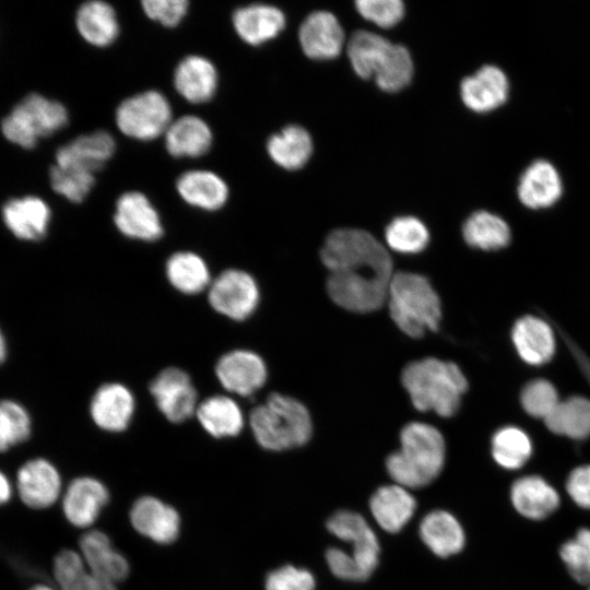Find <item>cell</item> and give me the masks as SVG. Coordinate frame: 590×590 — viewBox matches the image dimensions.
I'll list each match as a JSON object with an SVG mask.
<instances>
[{
	"mask_svg": "<svg viewBox=\"0 0 590 590\" xmlns=\"http://www.w3.org/2000/svg\"><path fill=\"white\" fill-rule=\"evenodd\" d=\"M329 270L327 291L340 307L370 312L387 299L393 276L392 259L371 234L358 228L331 232L320 251Z\"/></svg>",
	"mask_w": 590,
	"mask_h": 590,
	"instance_id": "cell-1",
	"label": "cell"
},
{
	"mask_svg": "<svg viewBox=\"0 0 590 590\" xmlns=\"http://www.w3.org/2000/svg\"><path fill=\"white\" fill-rule=\"evenodd\" d=\"M401 447L386 460L389 476L405 488H420L442 470L446 445L440 432L426 423L411 422L400 433Z\"/></svg>",
	"mask_w": 590,
	"mask_h": 590,
	"instance_id": "cell-2",
	"label": "cell"
},
{
	"mask_svg": "<svg viewBox=\"0 0 590 590\" xmlns=\"http://www.w3.org/2000/svg\"><path fill=\"white\" fill-rule=\"evenodd\" d=\"M401 380L415 409L434 411L444 417L458 411L468 389V381L458 365L435 357L408 364Z\"/></svg>",
	"mask_w": 590,
	"mask_h": 590,
	"instance_id": "cell-3",
	"label": "cell"
},
{
	"mask_svg": "<svg viewBox=\"0 0 590 590\" xmlns=\"http://www.w3.org/2000/svg\"><path fill=\"white\" fill-rule=\"evenodd\" d=\"M347 56L358 76L374 78L378 87L386 92H398L412 80L414 68L409 50L378 34L353 33L347 43Z\"/></svg>",
	"mask_w": 590,
	"mask_h": 590,
	"instance_id": "cell-4",
	"label": "cell"
},
{
	"mask_svg": "<svg viewBox=\"0 0 590 590\" xmlns=\"http://www.w3.org/2000/svg\"><path fill=\"white\" fill-rule=\"evenodd\" d=\"M249 424L256 441L264 449L281 451L305 445L312 430L306 406L278 392L250 412Z\"/></svg>",
	"mask_w": 590,
	"mask_h": 590,
	"instance_id": "cell-5",
	"label": "cell"
},
{
	"mask_svg": "<svg viewBox=\"0 0 590 590\" xmlns=\"http://www.w3.org/2000/svg\"><path fill=\"white\" fill-rule=\"evenodd\" d=\"M390 317L397 327L411 338L436 331L441 319L438 294L422 274L394 273L388 290Z\"/></svg>",
	"mask_w": 590,
	"mask_h": 590,
	"instance_id": "cell-6",
	"label": "cell"
},
{
	"mask_svg": "<svg viewBox=\"0 0 590 590\" xmlns=\"http://www.w3.org/2000/svg\"><path fill=\"white\" fill-rule=\"evenodd\" d=\"M69 122L66 106L39 93H30L1 120L7 141L21 149H34L43 138L62 130Z\"/></svg>",
	"mask_w": 590,
	"mask_h": 590,
	"instance_id": "cell-7",
	"label": "cell"
},
{
	"mask_svg": "<svg viewBox=\"0 0 590 590\" xmlns=\"http://www.w3.org/2000/svg\"><path fill=\"white\" fill-rule=\"evenodd\" d=\"M173 120L169 101L156 90L143 91L125 98L115 111V122L119 131L138 141H152L164 135Z\"/></svg>",
	"mask_w": 590,
	"mask_h": 590,
	"instance_id": "cell-8",
	"label": "cell"
},
{
	"mask_svg": "<svg viewBox=\"0 0 590 590\" xmlns=\"http://www.w3.org/2000/svg\"><path fill=\"white\" fill-rule=\"evenodd\" d=\"M208 300L216 312L241 321L257 309L260 292L256 280L248 272L227 269L212 280L208 288Z\"/></svg>",
	"mask_w": 590,
	"mask_h": 590,
	"instance_id": "cell-9",
	"label": "cell"
},
{
	"mask_svg": "<svg viewBox=\"0 0 590 590\" xmlns=\"http://www.w3.org/2000/svg\"><path fill=\"white\" fill-rule=\"evenodd\" d=\"M150 393L161 413L173 423H181L196 414L198 392L190 376L178 367H167L150 384Z\"/></svg>",
	"mask_w": 590,
	"mask_h": 590,
	"instance_id": "cell-10",
	"label": "cell"
},
{
	"mask_svg": "<svg viewBox=\"0 0 590 590\" xmlns=\"http://www.w3.org/2000/svg\"><path fill=\"white\" fill-rule=\"evenodd\" d=\"M327 529L338 539L352 544L350 554L367 579L379 563L380 545L377 535L359 514L339 510L327 521Z\"/></svg>",
	"mask_w": 590,
	"mask_h": 590,
	"instance_id": "cell-11",
	"label": "cell"
},
{
	"mask_svg": "<svg viewBox=\"0 0 590 590\" xmlns=\"http://www.w3.org/2000/svg\"><path fill=\"white\" fill-rule=\"evenodd\" d=\"M114 223L126 237L155 241L164 234L161 215L151 200L141 191L121 193L115 203Z\"/></svg>",
	"mask_w": 590,
	"mask_h": 590,
	"instance_id": "cell-12",
	"label": "cell"
},
{
	"mask_svg": "<svg viewBox=\"0 0 590 590\" xmlns=\"http://www.w3.org/2000/svg\"><path fill=\"white\" fill-rule=\"evenodd\" d=\"M215 375L227 392L249 397L263 387L268 370L260 355L238 349L219 358Z\"/></svg>",
	"mask_w": 590,
	"mask_h": 590,
	"instance_id": "cell-13",
	"label": "cell"
},
{
	"mask_svg": "<svg viewBox=\"0 0 590 590\" xmlns=\"http://www.w3.org/2000/svg\"><path fill=\"white\" fill-rule=\"evenodd\" d=\"M1 215L13 236L21 240L37 241L47 235L51 210L43 198L25 194L5 201Z\"/></svg>",
	"mask_w": 590,
	"mask_h": 590,
	"instance_id": "cell-14",
	"label": "cell"
},
{
	"mask_svg": "<svg viewBox=\"0 0 590 590\" xmlns=\"http://www.w3.org/2000/svg\"><path fill=\"white\" fill-rule=\"evenodd\" d=\"M116 151L115 138L106 130L81 134L56 151L55 164L95 174Z\"/></svg>",
	"mask_w": 590,
	"mask_h": 590,
	"instance_id": "cell-15",
	"label": "cell"
},
{
	"mask_svg": "<svg viewBox=\"0 0 590 590\" xmlns=\"http://www.w3.org/2000/svg\"><path fill=\"white\" fill-rule=\"evenodd\" d=\"M16 487L20 498L26 506L42 509L51 506L58 499L61 479L52 463L36 458L20 468Z\"/></svg>",
	"mask_w": 590,
	"mask_h": 590,
	"instance_id": "cell-16",
	"label": "cell"
},
{
	"mask_svg": "<svg viewBox=\"0 0 590 590\" xmlns=\"http://www.w3.org/2000/svg\"><path fill=\"white\" fill-rule=\"evenodd\" d=\"M176 92L188 103L200 105L210 102L219 86L214 63L204 56L189 55L176 66L173 74Z\"/></svg>",
	"mask_w": 590,
	"mask_h": 590,
	"instance_id": "cell-17",
	"label": "cell"
},
{
	"mask_svg": "<svg viewBox=\"0 0 590 590\" xmlns=\"http://www.w3.org/2000/svg\"><path fill=\"white\" fill-rule=\"evenodd\" d=\"M135 400L122 384L108 382L101 386L92 397L90 414L102 429L119 433L125 430L134 414Z\"/></svg>",
	"mask_w": 590,
	"mask_h": 590,
	"instance_id": "cell-18",
	"label": "cell"
},
{
	"mask_svg": "<svg viewBox=\"0 0 590 590\" xmlns=\"http://www.w3.org/2000/svg\"><path fill=\"white\" fill-rule=\"evenodd\" d=\"M298 38L307 57L328 60L340 55L344 44V32L332 13L316 11L300 24Z\"/></svg>",
	"mask_w": 590,
	"mask_h": 590,
	"instance_id": "cell-19",
	"label": "cell"
},
{
	"mask_svg": "<svg viewBox=\"0 0 590 590\" xmlns=\"http://www.w3.org/2000/svg\"><path fill=\"white\" fill-rule=\"evenodd\" d=\"M130 521L140 534L160 544L174 542L180 528L178 512L153 496L135 500L130 510Z\"/></svg>",
	"mask_w": 590,
	"mask_h": 590,
	"instance_id": "cell-20",
	"label": "cell"
},
{
	"mask_svg": "<svg viewBox=\"0 0 590 590\" xmlns=\"http://www.w3.org/2000/svg\"><path fill=\"white\" fill-rule=\"evenodd\" d=\"M180 199L188 205L202 211L214 212L222 209L228 198L226 181L209 169H190L180 174L175 182Z\"/></svg>",
	"mask_w": 590,
	"mask_h": 590,
	"instance_id": "cell-21",
	"label": "cell"
},
{
	"mask_svg": "<svg viewBox=\"0 0 590 590\" xmlns=\"http://www.w3.org/2000/svg\"><path fill=\"white\" fill-rule=\"evenodd\" d=\"M464 105L475 113H488L502 106L509 95V82L503 70L484 66L464 78L460 86Z\"/></svg>",
	"mask_w": 590,
	"mask_h": 590,
	"instance_id": "cell-22",
	"label": "cell"
},
{
	"mask_svg": "<svg viewBox=\"0 0 590 590\" xmlns=\"http://www.w3.org/2000/svg\"><path fill=\"white\" fill-rule=\"evenodd\" d=\"M232 23L244 43L260 46L284 30L285 15L274 5L251 3L237 8L232 14Z\"/></svg>",
	"mask_w": 590,
	"mask_h": 590,
	"instance_id": "cell-23",
	"label": "cell"
},
{
	"mask_svg": "<svg viewBox=\"0 0 590 590\" xmlns=\"http://www.w3.org/2000/svg\"><path fill=\"white\" fill-rule=\"evenodd\" d=\"M108 499V491L101 481L82 476L69 484L62 499V510L71 524L87 528L95 522Z\"/></svg>",
	"mask_w": 590,
	"mask_h": 590,
	"instance_id": "cell-24",
	"label": "cell"
},
{
	"mask_svg": "<svg viewBox=\"0 0 590 590\" xmlns=\"http://www.w3.org/2000/svg\"><path fill=\"white\" fill-rule=\"evenodd\" d=\"M517 193L527 208L546 209L562 197L563 182L557 169L550 162L538 160L521 174Z\"/></svg>",
	"mask_w": 590,
	"mask_h": 590,
	"instance_id": "cell-25",
	"label": "cell"
},
{
	"mask_svg": "<svg viewBox=\"0 0 590 590\" xmlns=\"http://www.w3.org/2000/svg\"><path fill=\"white\" fill-rule=\"evenodd\" d=\"M163 137L166 151L176 158L203 156L213 144L211 127L196 115L174 119Z\"/></svg>",
	"mask_w": 590,
	"mask_h": 590,
	"instance_id": "cell-26",
	"label": "cell"
},
{
	"mask_svg": "<svg viewBox=\"0 0 590 590\" xmlns=\"http://www.w3.org/2000/svg\"><path fill=\"white\" fill-rule=\"evenodd\" d=\"M80 551L85 565L97 577L115 585L127 578L128 560L113 547L104 532L92 530L83 534Z\"/></svg>",
	"mask_w": 590,
	"mask_h": 590,
	"instance_id": "cell-27",
	"label": "cell"
},
{
	"mask_svg": "<svg viewBox=\"0 0 590 590\" xmlns=\"http://www.w3.org/2000/svg\"><path fill=\"white\" fill-rule=\"evenodd\" d=\"M510 499L517 512L530 520H542L559 506L557 491L538 475L518 479L511 486Z\"/></svg>",
	"mask_w": 590,
	"mask_h": 590,
	"instance_id": "cell-28",
	"label": "cell"
},
{
	"mask_svg": "<svg viewBox=\"0 0 590 590\" xmlns=\"http://www.w3.org/2000/svg\"><path fill=\"white\" fill-rule=\"evenodd\" d=\"M512 342L522 361L540 366L555 353V337L550 324L535 316L520 318L512 328Z\"/></svg>",
	"mask_w": 590,
	"mask_h": 590,
	"instance_id": "cell-29",
	"label": "cell"
},
{
	"mask_svg": "<svg viewBox=\"0 0 590 590\" xmlns=\"http://www.w3.org/2000/svg\"><path fill=\"white\" fill-rule=\"evenodd\" d=\"M369 508L380 528L397 533L413 517L416 500L408 488L394 483L379 487L369 500Z\"/></svg>",
	"mask_w": 590,
	"mask_h": 590,
	"instance_id": "cell-30",
	"label": "cell"
},
{
	"mask_svg": "<svg viewBox=\"0 0 590 590\" xmlns=\"http://www.w3.org/2000/svg\"><path fill=\"white\" fill-rule=\"evenodd\" d=\"M75 27L87 44L98 48L114 44L120 33L115 9L102 0H90L78 8Z\"/></svg>",
	"mask_w": 590,
	"mask_h": 590,
	"instance_id": "cell-31",
	"label": "cell"
},
{
	"mask_svg": "<svg viewBox=\"0 0 590 590\" xmlns=\"http://www.w3.org/2000/svg\"><path fill=\"white\" fill-rule=\"evenodd\" d=\"M420 536L437 556L459 553L465 543L464 531L455 516L446 510L428 512L420 523Z\"/></svg>",
	"mask_w": 590,
	"mask_h": 590,
	"instance_id": "cell-32",
	"label": "cell"
},
{
	"mask_svg": "<svg viewBox=\"0 0 590 590\" xmlns=\"http://www.w3.org/2000/svg\"><path fill=\"white\" fill-rule=\"evenodd\" d=\"M196 415L203 429L215 438L237 436L245 424L238 403L224 394L211 396L199 402Z\"/></svg>",
	"mask_w": 590,
	"mask_h": 590,
	"instance_id": "cell-33",
	"label": "cell"
},
{
	"mask_svg": "<svg viewBox=\"0 0 590 590\" xmlns=\"http://www.w3.org/2000/svg\"><path fill=\"white\" fill-rule=\"evenodd\" d=\"M267 152L280 167L295 170L308 162L312 153V141L304 128L291 125L268 139Z\"/></svg>",
	"mask_w": 590,
	"mask_h": 590,
	"instance_id": "cell-34",
	"label": "cell"
},
{
	"mask_svg": "<svg viewBox=\"0 0 590 590\" xmlns=\"http://www.w3.org/2000/svg\"><path fill=\"white\" fill-rule=\"evenodd\" d=\"M165 272L170 285L187 295L208 290L212 282L206 262L192 251L173 253L166 261Z\"/></svg>",
	"mask_w": 590,
	"mask_h": 590,
	"instance_id": "cell-35",
	"label": "cell"
},
{
	"mask_svg": "<svg viewBox=\"0 0 590 590\" xmlns=\"http://www.w3.org/2000/svg\"><path fill=\"white\" fill-rule=\"evenodd\" d=\"M54 575L60 590H117L116 585L94 575L80 553L61 551L54 562Z\"/></svg>",
	"mask_w": 590,
	"mask_h": 590,
	"instance_id": "cell-36",
	"label": "cell"
},
{
	"mask_svg": "<svg viewBox=\"0 0 590 590\" xmlns=\"http://www.w3.org/2000/svg\"><path fill=\"white\" fill-rule=\"evenodd\" d=\"M462 234L468 245L482 250L504 248L511 237L505 220L487 211L471 214L463 224Z\"/></svg>",
	"mask_w": 590,
	"mask_h": 590,
	"instance_id": "cell-37",
	"label": "cell"
},
{
	"mask_svg": "<svg viewBox=\"0 0 590 590\" xmlns=\"http://www.w3.org/2000/svg\"><path fill=\"white\" fill-rule=\"evenodd\" d=\"M544 421L557 435L578 440L587 438L590 436V400L571 397L559 401Z\"/></svg>",
	"mask_w": 590,
	"mask_h": 590,
	"instance_id": "cell-38",
	"label": "cell"
},
{
	"mask_svg": "<svg viewBox=\"0 0 590 590\" xmlns=\"http://www.w3.org/2000/svg\"><path fill=\"white\" fill-rule=\"evenodd\" d=\"M532 455L529 435L516 426L499 428L492 438V456L506 470L522 468Z\"/></svg>",
	"mask_w": 590,
	"mask_h": 590,
	"instance_id": "cell-39",
	"label": "cell"
},
{
	"mask_svg": "<svg viewBox=\"0 0 590 590\" xmlns=\"http://www.w3.org/2000/svg\"><path fill=\"white\" fill-rule=\"evenodd\" d=\"M385 239L387 245L397 252L417 253L427 246L429 233L418 219L400 216L386 227Z\"/></svg>",
	"mask_w": 590,
	"mask_h": 590,
	"instance_id": "cell-40",
	"label": "cell"
},
{
	"mask_svg": "<svg viewBox=\"0 0 590 590\" xmlns=\"http://www.w3.org/2000/svg\"><path fill=\"white\" fill-rule=\"evenodd\" d=\"M31 430L26 409L13 400H0V452L28 439Z\"/></svg>",
	"mask_w": 590,
	"mask_h": 590,
	"instance_id": "cell-41",
	"label": "cell"
},
{
	"mask_svg": "<svg viewBox=\"0 0 590 590\" xmlns=\"http://www.w3.org/2000/svg\"><path fill=\"white\" fill-rule=\"evenodd\" d=\"M49 184L57 194L72 203H81L95 185V174L54 164L49 168Z\"/></svg>",
	"mask_w": 590,
	"mask_h": 590,
	"instance_id": "cell-42",
	"label": "cell"
},
{
	"mask_svg": "<svg viewBox=\"0 0 590 590\" xmlns=\"http://www.w3.org/2000/svg\"><path fill=\"white\" fill-rule=\"evenodd\" d=\"M559 556L578 583L590 585V529H581L566 541L559 548Z\"/></svg>",
	"mask_w": 590,
	"mask_h": 590,
	"instance_id": "cell-43",
	"label": "cell"
},
{
	"mask_svg": "<svg viewBox=\"0 0 590 590\" xmlns=\"http://www.w3.org/2000/svg\"><path fill=\"white\" fill-rule=\"evenodd\" d=\"M521 405L531 416L545 420L559 403L555 387L545 379L528 382L521 391Z\"/></svg>",
	"mask_w": 590,
	"mask_h": 590,
	"instance_id": "cell-44",
	"label": "cell"
},
{
	"mask_svg": "<svg viewBox=\"0 0 590 590\" xmlns=\"http://www.w3.org/2000/svg\"><path fill=\"white\" fill-rule=\"evenodd\" d=\"M355 5L364 19L385 28L394 26L404 15V4L400 0H358Z\"/></svg>",
	"mask_w": 590,
	"mask_h": 590,
	"instance_id": "cell-45",
	"label": "cell"
},
{
	"mask_svg": "<svg viewBox=\"0 0 590 590\" xmlns=\"http://www.w3.org/2000/svg\"><path fill=\"white\" fill-rule=\"evenodd\" d=\"M315 587L312 574L293 565L271 571L266 579V590H314Z\"/></svg>",
	"mask_w": 590,
	"mask_h": 590,
	"instance_id": "cell-46",
	"label": "cell"
},
{
	"mask_svg": "<svg viewBox=\"0 0 590 590\" xmlns=\"http://www.w3.org/2000/svg\"><path fill=\"white\" fill-rule=\"evenodd\" d=\"M144 14L152 21L165 27H176L188 13L187 0H143Z\"/></svg>",
	"mask_w": 590,
	"mask_h": 590,
	"instance_id": "cell-47",
	"label": "cell"
},
{
	"mask_svg": "<svg viewBox=\"0 0 590 590\" xmlns=\"http://www.w3.org/2000/svg\"><path fill=\"white\" fill-rule=\"evenodd\" d=\"M326 560L331 573L340 579L346 581L366 580L350 553L341 548H328L326 552Z\"/></svg>",
	"mask_w": 590,
	"mask_h": 590,
	"instance_id": "cell-48",
	"label": "cell"
},
{
	"mask_svg": "<svg viewBox=\"0 0 590 590\" xmlns=\"http://www.w3.org/2000/svg\"><path fill=\"white\" fill-rule=\"evenodd\" d=\"M566 492L576 505L590 509V464L574 469L566 481Z\"/></svg>",
	"mask_w": 590,
	"mask_h": 590,
	"instance_id": "cell-49",
	"label": "cell"
},
{
	"mask_svg": "<svg viewBox=\"0 0 590 590\" xmlns=\"http://www.w3.org/2000/svg\"><path fill=\"white\" fill-rule=\"evenodd\" d=\"M11 493V484L7 476L0 471V505L10 499Z\"/></svg>",
	"mask_w": 590,
	"mask_h": 590,
	"instance_id": "cell-50",
	"label": "cell"
},
{
	"mask_svg": "<svg viewBox=\"0 0 590 590\" xmlns=\"http://www.w3.org/2000/svg\"><path fill=\"white\" fill-rule=\"evenodd\" d=\"M5 357H7V342L0 329V365L4 362Z\"/></svg>",
	"mask_w": 590,
	"mask_h": 590,
	"instance_id": "cell-51",
	"label": "cell"
},
{
	"mask_svg": "<svg viewBox=\"0 0 590 590\" xmlns=\"http://www.w3.org/2000/svg\"><path fill=\"white\" fill-rule=\"evenodd\" d=\"M30 590H54L49 586L46 585H36L35 587L31 588Z\"/></svg>",
	"mask_w": 590,
	"mask_h": 590,
	"instance_id": "cell-52",
	"label": "cell"
},
{
	"mask_svg": "<svg viewBox=\"0 0 590 590\" xmlns=\"http://www.w3.org/2000/svg\"><path fill=\"white\" fill-rule=\"evenodd\" d=\"M588 590H590V585L588 586Z\"/></svg>",
	"mask_w": 590,
	"mask_h": 590,
	"instance_id": "cell-53",
	"label": "cell"
}]
</instances>
